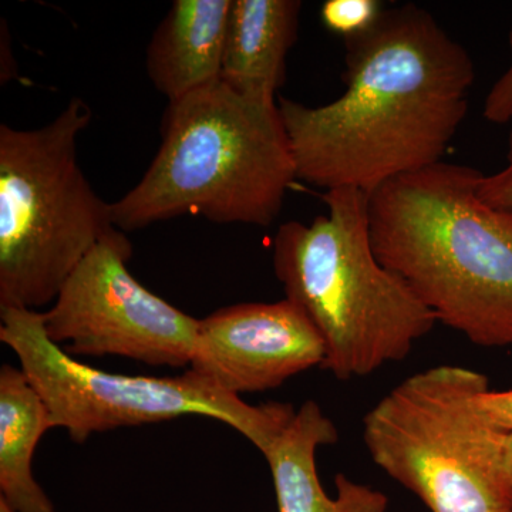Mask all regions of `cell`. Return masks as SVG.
Returning <instances> with one entry per match:
<instances>
[{"instance_id":"6da1fadb","label":"cell","mask_w":512,"mask_h":512,"mask_svg":"<svg viewBox=\"0 0 512 512\" xmlns=\"http://www.w3.org/2000/svg\"><path fill=\"white\" fill-rule=\"evenodd\" d=\"M346 90L323 106L279 97L296 175L372 194L443 161L466 120L476 64L416 3L384 8L345 39Z\"/></svg>"},{"instance_id":"7a4b0ae2","label":"cell","mask_w":512,"mask_h":512,"mask_svg":"<svg viewBox=\"0 0 512 512\" xmlns=\"http://www.w3.org/2000/svg\"><path fill=\"white\" fill-rule=\"evenodd\" d=\"M481 171L440 163L369 194V235L437 323L487 349L512 346V210L478 197Z\"/></svg>"},{"instance_id":"3957f363","label":"cell","mask_w":512,"mask_h":512,"mask_svg":"<svg viewBox=\"0 0 512 512\" xmlns=\"http://www.w3.org/2000/svg\"><path fill=\"white\" fill-rule=\"evenodd\" d=\"M295 178L278 101L251 99L220 80L168 103L157 156L110 202L111 217L123 232L183 215L269 227Z\"/></svg>"},{"instance_id":"277c9868","label":"cell","mask_w":512,"mask_h":512,"mask_svg":"<svg viewBox=\"0 0 512 512\" xmlns=\"http://www.w3.org/2000/svg\"><path fill=\"white\" fill-rule=\"evenodd\" d=\"M322 198L328 214L311 224L288 221L276 231L274 271L285 299L322 338V369L345 382L403 362L437 320L376 258L369 194L339 188Z\"/></svg>"},{"instance_id":"5b68a950","label":"cell","mask_w":512,"mask_h":512,"mask_svg":"<svg viewBox=\"0 0 512 512\" xmlns=\"http://www.w3.org/2000/svg\"><path fill=\"white\" fill-rule=\"evenodd\" d=\"M92 119L73 97L46 126H0V309L55 302L84 256L123 232L80 165Z\"/></svg>"},{"instance_id":"8992f818","label":"cell","mask_w":512,"mask_h":512,"mask_svg":"<svg viewBox=\"0 0 512 512\" xmlns=\"http://www.w3.org/2000/svg\"><path fill=\"white\" fill-rule=\"evenodd\" d=\"M488 377L436 366L407 377L363 419L377 467L431 512H511L498 483L503 434L485 416Z\"/></svg>"},{"instance_id":"52a82bcc","label":"cell","mask_w":512,"mask_h":512,"mask_svg":"<svg viewBox=\"0 0 512 512\" xmlns=\"http://www.w3.org/2000/svg\"><path fill=\"white\" fill-rule=\"evenodd\" d=\"M0 342L42 397L53 429L74 443L94 433L197 414L228 424L261 453L295 416L292 404L251 406L188 369L174 377L127 376L79 362L47 336L43 313L0 309Z\"/></svg>"},{"instance_id":"ba28073f","label":"cell","mask_w":512,"mask_h":512,"mask_svg":"<svg viewBox=\"0 0 512 512\" xmlns=\"http://www.w3.org/2000/svg\"><path fill=\"white\" fill-rule=\"evenodd\" d=\"M131 256L124 232L84 256L43 313L47 336L72 356L190 367L200 320L141 285L127 269Z\"/></svg>"},{"instance_id":"9c48e42d","label":"cell","mask_w":512,"mask_h":512,"mask_svg":"<svg viewBox=\"0 0 512 512\" xmlns=\"http://www.w3.org/2000/svg\"><path fill=\"white\" fill-rule=\"evenodd\" d=\"M325 345L288 299L238 303L200 319L188 369L231 394L266 392L322 367Z\"/></svg>"},{"instance_id":"30bf717a","label":"cell","mask_w":512,"mask_h":512,"mask_svg":"<svg viewBox=\"0 0 512 512\" xmlns=\"http://www.w3.org/2000/svg\"><path fill=\"white\" fill-rule=\"evenodd\" d=\"M339 441V430L318 403L308 400L264 451L278 512H387L389 497L376 488L336 474V495L320 484L318 448Z\"/></svg>"},{"instance_id":"8fae6325","label":"cell","mask_w":512,"mask_h":512,"mask_svg":"<svg viewBox=\"0 0 512 512\" xmlns=\"http://www.w3.org/2000/svg\"><path fill=\"white\" fill-rule=\"evenodd\" d=\"M232 0H175L147 47L151 83L177 101L220 82Z\"/></svg>"},{"instance_id":"7c38bea8","label":"cell","mask_w":512,"mask_h":512,"mask_svg":"<svg viewBox=\"0 0 512 512\" xmlns=\"http://www.w3.org/2000/svg\"><path fill=\"white\" fill-rule=\"evenodd\" d=\"M302 8L301 0H232L221 82L251 99L276 101Z\"/></svg>"},{"instance_id":"4fadbf2b","label":"cell","mask_w":512,"mask_h":512,"mask_svg":"<svg viewBox=\"0 0 512 512\" xmlns=\"http://www.w3.org/2000/svg\"><path fill=\"white\" fill-rule=\"evenodd\" d=\"M50 429L42 397L20 367L5 363L0 367V498L18 512H56L32 470L37 444Z\"/></svg>"},{"instance_id":"5bb4252c","label":"cell","mask_w":512,"mask_h":512,"mask_svg":"<svg viewBox=\"0 0 512 512\" xmlns=\"http://www.w3.org/2000/svg\"><path fill=\"white\" fill-rule=\"evenodd\" d=\"M384 5L377 0H326L320 19L330 32L352 37L375 25Z\"/></svg>"},{"instance_id":"9a60e30c","label":"cell","mask_w":512,"mask_h":512,"mask_svg":"<svg viewBox=\"0 0 512 512\" xmlns=\"http://www.w3.org/2000/svg\"><path fill=\"white\" fill-rule=\"evenodd\" d=\"M477 192L480 200L490 207L512 210V133L508 137L504 167L497 173L483 175Z\"/></svg>"},{"instance_id":"2e32d148","label":"cell","mask_w":512,"mask_h":512,"mask_svg":"<svg viewBox=\"0 0 512 512\" xmlns=\"http://www.w3.org/2000/svg\"><path fill=\"white\" fill-rule=\"evenodd\" d=\"M508 45L511 49L510 66L491 87L483 107L484 119L500 126L512 121V30L508 35Z\"/></svg>"},{"instance_id":"e0dca14e","label":"cell","mask_w":512,"mask_h":512,"mask_svg":"<svg viewBox=\"0 0 512 512\" xmlns=\"http://www.w3.org/2000/svg\"><path fill=\"white\" fill-rule=\"evenodd\" d=\"M485 416L503 436H512V390H487L481 397Z\"/></svg>"},{"instance_id":"ac0fdd59","label":"cell","mask_w":512,"mask_h":512,"mask_svg":"<svg viewBox=\"0 0 512 512\" xmlns=\"http://www.w3.org/2000/svg\"><path fill=\"white\" fill-rule=\"evenodd\" d=\"M498 483L512 505V436H504L498 458Z\"/></svg>"},{"instance_id":"d6986e66","label":"cell","mask_w":512,"mask_h":512,"mask_svg":"<svg viewBox=\"0 0 512 512\" xmlns=\"http://www.w3.org/2000/svg\"><path fill=\"white\" fill-rule=\"evenodd\" d=\"M0 512H18L9 503H6L3 498H0Z\"/></svg>"},{"instance_id":"ffe728a7","label":"cell","mask_w":512,"mask_h":512,"mask_svg":"<svg viewBox=\"0 0 512 512\" xmlns=\"http://www.w3.org/2000/svg\"><path fill=\"white\" fill-rule=\"evenodd\" d=\"M511 510H512V505H511Z\"/></svg>"},{"instance_id":"44dd1931","label":"cell","mask_w":512,"mask_h":512,"mask_svg":"<svg viewBox=\"0 0 512 512\" xmlns=\"http://www.w3.org/2000/svg\"><path fill=\"white\" fill-rule=\"evenodd\" d=\"M511 512H512V510H511Z\"/></svg>"}]
</instances>
